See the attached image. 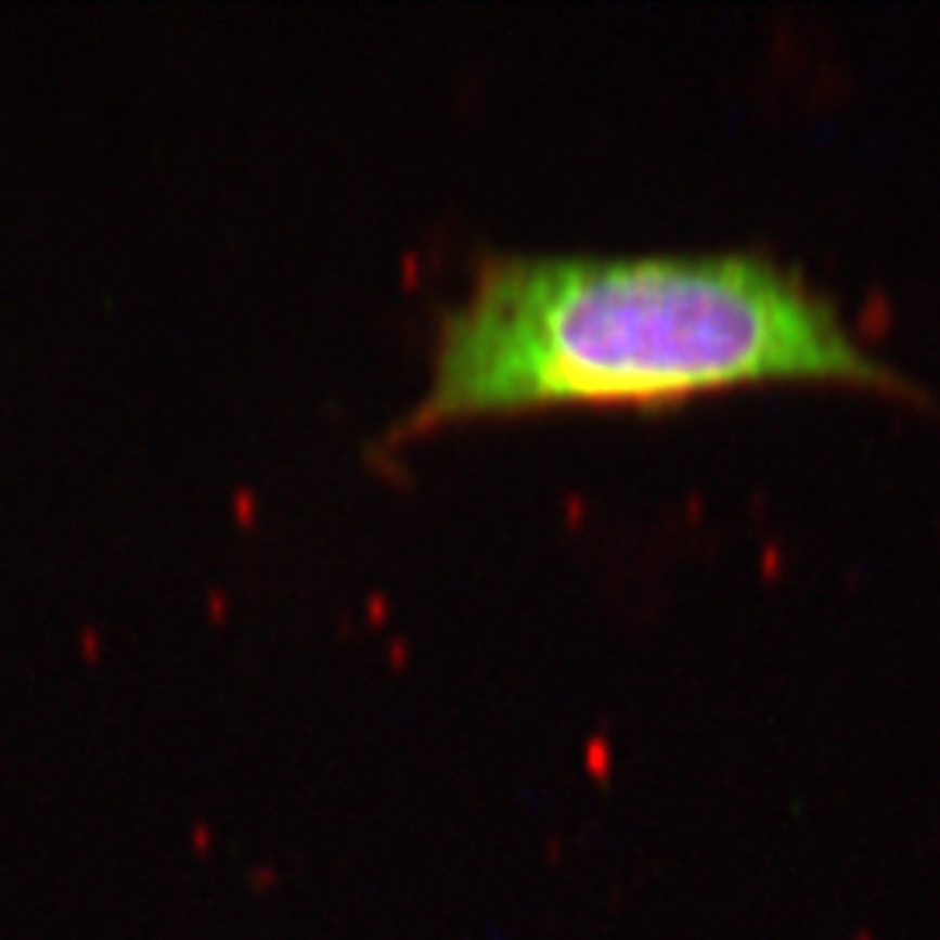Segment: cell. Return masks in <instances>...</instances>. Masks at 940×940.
Wrapping results in <instances>:
<instances>
[{
	"instance_id": "obj_1",
	"label": "cell",
	"mask_w": 940,
	"mask_h": 940,
	"mask_svg": "<svg viewBox=\"0 0 940 940\" xmlns=\"http://www.w3.org/2000/svg\"><path fill=\"white\" fill-rule=\"evenodd\" d=\"M839 376L923 387L770 255H488L436 332L433 376L394 436L548 401H666Z\"/></svg>"
}]
</instances>
